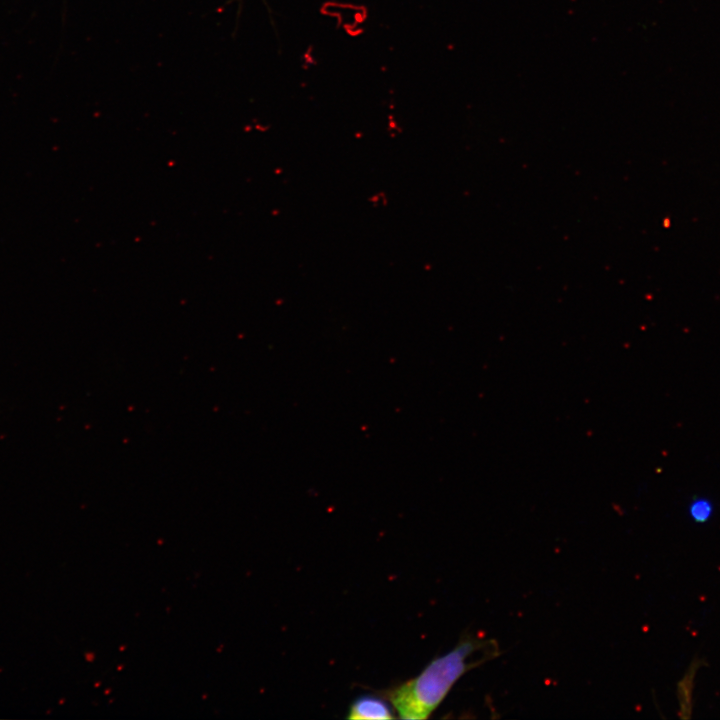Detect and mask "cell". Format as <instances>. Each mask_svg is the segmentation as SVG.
Masks as SVG:
<instances>
[{
	"mask_svg": "<svg viewBox=\"0 0 720 720\" xmlns=\"http://www.w3.org/2000/svg\"><path fill=\"white\" fill-rule=\"evenodd\" d=\"M349 719H392L393 709L377 696L364 695L356 698L349 707Z\"/></svg>",
	"mask_w": 720,
	"mask_h": 720,
	"instance_id": "7a4b0ae2",
	"label": "cell"
},
{
	"mask_svg": "<svg viewBox=\"0 0 720 720\" xmlns=\"http://www.w3.org/2000/svg\"><path fill=\"white\" fill-rule=\"evenodd\" d=\"M688 514L693 521L704 523L713 514V504L706 498H695L688 506Z\"/></svg>",
	"mask_w": 720,
	"mask_h": 720,
	"instance_id": "3957f363",
	"label": "cell"
},
{
	"mask_svg": "<svg viewBox=\"0 0 720 720\" xmlns=\"http://www.w3.org/2000/svg\"><path fill=\"white\" fill-rule=\"evenodd\" d=\"M499 654L500 648L495 639L466 635L451 651L435 658L416 677L390 690L388 698L401 719H426L466 672Z\"/></svg>",
	"mask_w": 720,
	"mask_h": 720,
	"instance_id": "6da1fadb",
	"label": "cell"
}]
</instances>
